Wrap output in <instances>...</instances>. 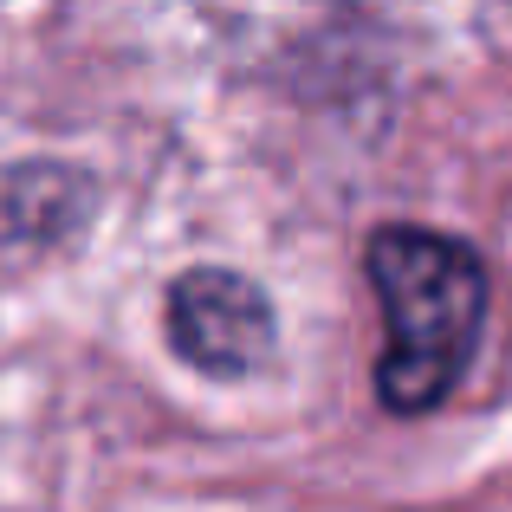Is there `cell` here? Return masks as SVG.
I'll use <instances>...</instances> for the list:
<instances>
[{"mask_svg": "<svg viewBox=\"0 0 512 512\" xmlns=\"http://www.w3.org/2000/svg\"><path fill=\"white\" fill-rule=\"evenodd\" d=\"M91 175L65 163H13L0 169V247H46L85 227L91 214Z\"/></svg>", "mask_w": 512, "mask_h": 512, "instance_id": "3", "label": "cell"}, {"mask_svg": "<svg viewBox=\"0 0 512 512\" xmlns=\"http://www.w3.org/2000/svg\"><path fill=\"white\" fill-rule=\"evenodd\" d=\"M169 344L208 376H247L273 357V305L227 266H195L169 286Z\"/></svg>", "mask_w": 512, "mask_h": 512, "instance_id": "2", "label": "cell"}, {"mask_svg": "<svg viewBox=\"0 0 512 512\" xmlns=\"http://www.w3.org/2000/svg\"><path fill=\"white\" fill-rule=\"evenodd\" d=\"M363 266L389 325L376 389L396 415H422L461 383L474 357L480 318H487V266L467 240L435 227H376Z\"/></svg>", "mask_w": 512, "mask_h": 512, "instance_id": "1", "label": "cell"}]
</instances>
